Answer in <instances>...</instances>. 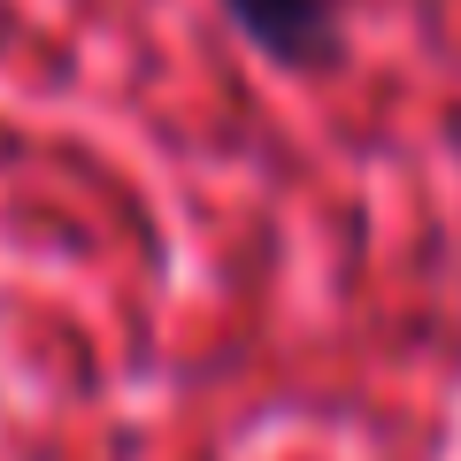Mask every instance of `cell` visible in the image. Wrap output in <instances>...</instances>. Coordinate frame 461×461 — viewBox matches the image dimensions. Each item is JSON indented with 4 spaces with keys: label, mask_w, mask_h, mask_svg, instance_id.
Wrapping results in <instances>:
<instances>
[{
    "label": "cell",
    "mask_w": 461,
    "mask_h": 461,
    "mask_svg": "<svg viewBox=\"0 0 461 461\" xmlns=\"http://www.w3.org/2000/svg\"><path fill=\"white\" fill-rule=\"evenodd\" d=\"M223 8L277 62H323L339 47V0H223Z\"/></svg>",
    "instance_id": "cell-1"
}]
</instances>
